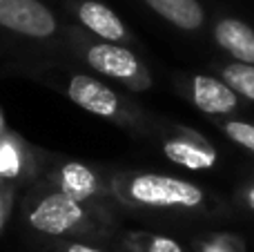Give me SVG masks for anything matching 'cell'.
Returning <instances> with one entry per match:
<instances>
[{"label": "cell", "instance_id": "obj_7", "mask_svg": "<svg viewBox=\"0 0 254 252\" xmlns=\"http://www.w3.org/2000/svg\"><path fill=\"white\" fill-rule=\"evenodd\" d=\"M87 63L96 71L112 78H131L138 74V61L136 56L125 47L119 45H94L87 52Z\"/></svg>", "mask_w": 254, "mask_h": 252}, {"label": "cell", "instance_id": "obj_10", "mask_svg": "<svg viewBox=\"0 0 254 252\" xmlns=\"http://www.w3.org/2000/svg\"><path fill=\"white\" fill-rule=\"evenodd\" d=\"M163 150H165V156L172 163L190 170H207L216 161L214 152L192 141H167Z\"/></svg>", "mask_w": 254, "mask_h": 252}, {"label": "cell", "instance_id": "obj_16", "mask_svg": "<svg viewBox=\"0 0 254 252\" xmlns=\"http://www.w3.org/2000/svg\"><path fill=\"white\" fill-rule=\"evenodd\" d=\"M67 252H101V250H96V248H89V246L74 244V246H69V248H67Z\"/></svg>", "mask_w": 254, "mask_h": 252}, {"label": "cell", "instance_id": "obj_18", "mask_svg": "<svg viewBox=\"0 0 254 252\" xmlns=\"http://www.w3.org/2000/svg\"><path fill=\"white\" fill-rule=\"evenodd\" d=\"M205 252H230V250H225V248H219V246H212V248H207Z\"/></svg>", "mask_w": 254, "mask_h": 252}, {"label": "cell", "instance_id": "obj_9", "mask_svg": "<svg viewBox=\"0 0 254 252\" xmlns=\"http://www.w3.org/2000/svg\"><path fill=\"white\" fill-rule=\"evenodd\" d=\"M145 2L179 29L194 31L205 22V13L198 0H145Z\"/></svg>", "mask_w": 254, "mask_h": 252}, {"label": "cell", "instance_id": "obj_4", "mask_svg": "<svg viewBox=\"0 0 254 252\" xmlns=\"http://www.w3.org/2000/svg\"><path fill=\"white\" fill-rule=\"evenodd\" d=\"M67 94L76 105L92 112V114L110 119V116H116V112H119V96L107 85H103L101 80L92 78V76H74L69 80Z\"/></svg>", "mask_w": 254, "mask_h": 252}, {"label": "cell", "instance_id": "obj_3", "mask_svg": "<svg viewBox=\"0 0 254 252\" xmlns=\"http://www.w3.org/2000/svg\"><path fill=\"white\" fill-rule=\"evenodd\" d=\"M85 212L80 203L65 192L49 194L29 212V223L45 235H65L83 221Z\"/></svg>", "mask_w": 254, "mask_h": 252}, {"label": "cell", "instance_id": "obj_15", "mask_svg": "<svg viewBox=\"0 0 254 252\" xmlns=\"http://www.w3.org/2000/svg\"><path fill=\"white\" fill-rule=\"evenodd\" d=\"M149 252H183V250H181V246L176 244V241L167 239V237H156V239L152 241Z\"/></svg>", "mask_w": 254, "mask_h": 252}, {"label": "cell", "instance_id": "obj_5", "mask_svg": "<svg viewBox=\"0 0 254 252\" xmlns=\"http://www.w3.org/2000/svg\"><path fill=\"white\" fill-rule=\"evenodd\" d=\"M192 98L194 105L205 114H230L239 107L237 92L225 80L212 76H194Z\"/></svg>", "mask_w": 254, "mask_h": 252}, {"label": "cell", "instance_id": "obj_2", "mask_svg": "<svg viewBox=\"0 0 254 252\" xmlns=\"http://www.w3.org/2000/svg\"><path fill=\"white\" fill-rule=\"evenodd\" d=\"M0 27L31 38H47L56 31V18L38 0H0Z\"/></svg>", "mask_w": 254, "mask_h": 252}, {"label": "cell", "instance_id": "obj_1", "mask_svg": "<svg viewBox=\"0 0 254 252\" xmlns=\"http://www.w3.org/2000/svg\"><path fill=\"white\" fill-rule=\"evenodd\" d=\"M131 196L138 203L152 205V208H196L203 203L201 188L174 177H161V174H145V177L134 179Z\"/></svg>", "mask_w": 254, "mask_h": 252}, {"label": "cell", "instance_id": "obj_6", "mask_svg": "<svg viewBox=\"0 0 254 252\" xmlns=\"http://www.w3.org/2000/svg\"><path fill=\"white\" fill-rule=\"evenodd\" d=\"M214 38L237 63L254 65V29L239 18H223L214 27Z\"/></svg>", "mask_w": 254, "mask_h": 252}, {"label": "cell", "instance_id": "obj_13", "mask_svg": "<svg viewBox=\"0 0 254 252\" xmlns=\"http://www.w3.org/2000/svg\"><path fill=\"white\" fill-rule=\"evenodd\" d=\"M223 132L228 134V138H232L237 145L246 147V150L254 152V125L243 123V121H228L223 125Z\"/></svg>", "mask_w": 254, "mask_h": 252}, {"label": "cell", "instance_id": "obj_8", "mask_svg": "<svg viewBox=\"0 0 254 252\" xmlns=\"http://www.w3.org/2000/svg\"><path fill=\"white\" fill-rule=\"evenodd\" d=\"M78 18L87 29H92L96 36L110 40V43L125 38V27L121 22V18L103 2H96V0L83 2L78 7Z\"/></svg>", "mask_w": 254, "mask_h": 252}, {"label": "cell", "instance_id": "obj_14", "mask_svg": "<svg viewBox=\"0 0 254 252\" xmlns=\"http://www.w3.org/2000/svg\"><path fill=\"white\" fill-rule=\"evenodd\" d=\"M18 172V154L11 145H0V174L13 177Z\"/></svg>", "mask_w": 254, "mask_h": 252}, {"label": "cell", "instance_id": "obj_11", "mask_svg": "<svg viewBox=\"0 0 254 252\" xmlns=\"http://www.w3.org/2000/svg\"><path fill=\"white\" fill-rule=\"evenodd\" d=\"M61 186L67 196L83 201L87 196H92L94 190H96V177L83 163H67L61 172Z\"/></svg>", "mask_w": 254, "mask_h": 252}, {"label": "cell", "instance_id": "obj_17", "mask_svg": "<svg viewBox=\"0 0 254 252\" xmlns=\"http://www.w3.org/2000/svg\"><path fill=\"white\" fill-rule=\"evenodd\" d=\"M246 203L250 205V210H254V188H250V190H248V194H246Z\"/></svg>", "mask_w": 254, "mask_h": 252}, {"label": "cell", "instance_id": "obj_12", "mask_svg": "<svg viewBox=\"0 0 254 252\" xmlns=\"http://www.w3.org/2000/svg\"><path fill=\"white\" fill-rule=\"evenodd\" d=\"M221 76L234 92L254 103V65L232 63V65H225L221 69Z\"/></svg>", "mask_w": 254, "mask_h": 252}]
</instances>
